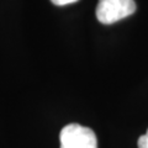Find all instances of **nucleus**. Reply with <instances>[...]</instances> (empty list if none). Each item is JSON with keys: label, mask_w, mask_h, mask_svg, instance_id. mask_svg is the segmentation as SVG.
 <instances>
[{"label": "nucleus", "mask_w": 148, "mask_h": 148, "mask_svg": "<svg viewBox=\"0 0 148 148\" xmlns=\"http://www.w3.org/2000/svg\"><path fill=\"white\" fill-rule=\"evenodd\" d=\"M61 148H98L94 131L79 123H71L62 128L59 135Z\"/></svg>", "instance_id": "obj_2"}, {"label": "nucleus", "mask_w": 148, "mask_h": 148, "mask_svg": "<svg viewBox=\"0 0 148 148\" xmlns=\"http://www.w3.org/2000/svg\"><path fill=\"white\" fill-rule=\"evenodd\" d=\"M138 148H148V130L143 136L140 137L138 140Z\"/></svg>", "instance_id": "obj_3"}, {"label": "nucleus", "mask_w": 148, "mask_h": 148, "mask_svg": "<svg viewBox=\"0 0 148 148\" xmlns=\"http://www.w3.org/2000/svg\"><path fill=\"white\" fill-rule=\"evenodd\" d=\"M51 1L57 6H64V5H69V4L77 3L78 0H51Z\"/></svg>", "instance_id": "obj_4"}, {"label": "nucleus", "mask_w": 148, "mask_h": 148, "mask_svg": "<svg viewBox=\"0 0 148 148\" xmlns=\"http://www.w3.org/2000/svg\"><path fill=\"white\" fill-rule=\"evenodd\" d=\"M136 11L135 0H99L96 18L104 25H111Z\"/></svg>", "instance_id": "obj_1"}]
</instances>
